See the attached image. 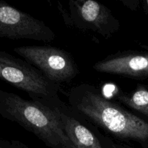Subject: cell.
Returning a JSON list of instances; mask_svg holds the SVG:
<instances>
[{"mask_svg": "<svg viewBox=\"0 0 148 148\" xmlns=\"http://www.w3.org/2000/svg\"><path fill=\"white\" fill-rule=\"evenodd\" d=\"M34 148H35V147H34Z\"/></svg>", "mask_w": 148, "mask_h": 148, "instance_id": "14", "label": "cell"}, {"mask_svg": "<svg viewBox=\"0 0 148 148\" xmlns=\"http://www.w3.org/2000/svg\"><path fill=\"white\" fill-rule=\"evenodd\" d=\"M116 102L140 113L148 119V86L137 84L130 92L119 91L115 95Z\"/></svg>", "mask_w": 148, "mask_h": 148, "instance_id": "9", "label": "cell"}, {"mask_svg": "<svg viewBox=\"0 0 148 148\" xmlns=\"http://www.w3.org/2000/svg\"><path fill=\"white\" fill-rule=\"evenodd\" d=\"M0 115L33 133L49 148H76L59 117L41 99L26 100L0 89Z\"/></svg>", "mask_w": 148, "mask_h": 148, "instance_id": "2", "label": "cell"}, {"mask_svg": "<svg viewBox=\"0 0 148 148\" xmlns=\"http://www.w3.org/2000/svg\"><path fill=\"white\" fill-rule=\"evenodd\" d=\"M14 51L38 69L50 82L60 86L75 79L79 69L70 53L52 46H23Z\"/></svg>", "mask_w": 148, "mask_h": 148, "instance_id": "5", "label": "cell"}, {"mask_svg": "<svg viewBox=\"0 0 148 148\" xmlns=\"http://www.w3.org/2000/svg\"><path fill=\"white\" fill-rule=\"evenodd\" d=\"M92 68L100 73L131 79H146L148 77V51H119L98 61Z\"/></svg>", "mask_w": 148, "mask_h": 148, "instance_id": "8", "label": "cell"}, {"mask_svg": "<svg viewBox=\"0 0 148 148\" xmlns=\"http://www.w3.org/2000/svg\"><path fill=\"white\" fill-rule=\"evenodd\" d=\"M57 115L64 130L76 148H112L113 140L59 97L42 98Z\"/></svg>", "mask_w": 148, "mask_h": 148, "instance_id": "6", "label": "cell"}, {"mask_svg": "<svg viewBox=\"0 0 148 148\" xmlns=\"http://www.w3.org/2000/svg\"><path fill=\"white\" fill-rule=\"evenodd\" d=\"M0 148H30L24 143L17 140H0Z\"/></svg>", "mask_w": 148, "mask_h": 148, "instance_id": "10", "label": "cell"}, {"mask_svg": "<svg viewBox=\"0 0 148 148\" xmlns=\"http://www.w3.org/2000/svg\"><path fill=\"white\" fill-rule=\"evenodd\" d=\"M143 4H144L145 8L146 11H147V14H148V0H147V1H143Z\"/></svg>", "mask_w": 148, "mask_h": 148, "instance_id": "13", "label": "cell"}, {"mask_svg": "<svg viewBox=\"0 0 148 148\" xmlns=\"http://www.w3.org/2000/svg\"><path fill=\"white\" fill-rule=\"evenodd\" d=\"M58 9L68 27L94 33L108 39L121 27L119 20L109 8L94 0H69L68 10L58 1Z\"/></svg>", "mask_w": 148, "mask_h": 148, "instance_id": "3", "label": "cell"}, {"mask_svg": "<svg viewBox=\"0 0 148 148\" xmlns=\"http://www.w3.org/2000/svg\"><path fill=\"white\" fill-rule=\"evenodd\" d=\"M119 1L132 11H137L140 7V1L139 0H119Z\"/></svg>", "mask_w": 148, "mask_h": 148, "instance_id": "11", "label": "cell"}, {"mask_svg": "<svg viewBox=\"0 0 148 148\" xmlns=\"http://www.w3.org/2000/svg\"><path fill=\"white\" fill-rule=\"evenodd\" d=\"M68 104L91 124L121 142L148 147V121L104 96L93 85L82 83L67 92Z\"/></svg>", "mask_w": 148, "mask_h": 148, "instance_id": "1", "label": "cell"}, {"mask_svg": "<svg viewBox=\"0 0 148 148\" xmlns=\"http://www.w3.org/2000/svg\"><path fill=\"white\" fill-rule=\"evenodd\" d=\"M0 79L27 93L30 100L59 97V85L50 82L26 61L1 51Z\"/></svg>", "mask_w": 148, "mask_h": 148, "instance_id": "4", "label": "cell"}, {"mask_svg": "<svg viewBox=\"0 0 148 148\" xmlns=\"http://www.w3.org/2000/svg\"><path fill=\"white\" fill-rule=\"evenodd\" d=\"M0 38L51 42L56 35L44 22L0 1Z\"/></svg>", "mask_w": 148, "mask_h": 148, "instance_id": "7", "label": "cell"}, {"mask_svg": "<svg viewBox=\"0 0 148 148\" xmlns=\"http://www.w3.org/2000/svg\"><path fill=\"white\" fill-rule=\"evenodd\" d=\"M112 148H131L127 145H124L119 144V143H114V141L112 142Z\"/></svg>", "mask_w": 148, "mask_h": 148, "instance_id": "12", "label": "cell"}]
</instances>
